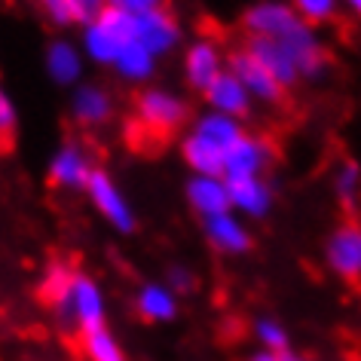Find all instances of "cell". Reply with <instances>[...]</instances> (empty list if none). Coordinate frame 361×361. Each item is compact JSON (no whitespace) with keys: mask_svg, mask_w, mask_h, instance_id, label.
Here are the masks:
<instances>
[{"mask_svg":"<svg viewBox=\"0 0 361 361\" xmlns=\"http://www.w3.org/2000/svg\"><path fill=\"white\" fill-rule=\"evenodd\" d=\"M92 159L80 144H61L49 159V180L61 190H86V180L92 175Z\"/></svg>","mask_w":361,"mask_h":361,"instance_id":"7c38bea8","label":"cell"},{"mask_svg":"<svg viewBox=\"0 0 361 361\" xmlns=\"http://www.w3.org/2000/svg\"><path fill=\"white\" fill-rule=\"evenodd\" d=\"M157 56H153L150 49H144L138 40H129L123 47V52L116 56L114 61V71L120 74V80H126V83H147V80L157 74Z\"/></svg>","mask_w":361,"mask_h":361,"instance_id":"7402d4cb","label":"cell"},{"mask_svg":"<svg viewBox=\"0 0 361 361\" xmlns=\"http://www.w3.org/2000/svg\"><path fill=\"white\" fill-rule=\"evenodd\" d=\"M83 49L71 40H52L47 47V74L56 86H80L83 80Z\"/></svg>","mask_w":361,"mask_h":361,"instance_id":"e0dca14e","label":"cell"},{"mask_svg":"<svg viewBox=\"0 0 361 361\" xmlns=\"http://www.w3.org/2000/svg\"><path fill=\"white\" fill-rule=\"evenodd\" d=\"M205 102H209V111L214 114H224V116H233V120H245L255 107V98L248 95V89L239 83V77L233 71H221V77L205 89Z\"/></svg>","mask_w":361,"mask_h":361,"instance_id":"4fadbf2b","label":"cell"},{"mask_svg":"<svg viewBox=\"0 0 361 361\" xmlns=\"http://www.w3.org/2000/svg\"><path fill=\"white\" fill-rule=\"evenodd\" d=\"M71 114L83 126H104L114 116V98L102 86L80 83L74 86V95H71Z\"/></svg>","mask_w":361,"mask_h":361,"instance_id":"ac0fdd59","label":"cell"},{"mask_svg":"<svg viewBox=\"0 0 361 361\" xmlns=\"http://www.w3.org/2000/svg\"><path fill=\"white\" fill-rule=\"evenodd\" d=\"M71 16H74V25H89L92 19H98V13L107 6V0H68Z\"/></svg>","mask_w":361,"mask_h":361,"instance_id":"83f0119b","label":"cell"},{"mask_svg":"<svg viewBox=\"0 0 361 361\" xmlns=\"http://www.w3.org/2000/svg\"><path fill=\"white\" fill-rule=\"evenodd\" d=\"M340 4H346L352 13H355V16H361V0H340Z\"/></svg>","mask_w":361,"mask_h":361,"instance_id":"d6a6232c","label":"cell"},{"mask_svg":"<svg viewBox=\"0 0 361 361\" xmlns=\"http://www.w3.org/2000/svg\"><path fill=\"white\" fill-rule=\"evenodd\" d=\"M166 285H169L178 297H180V294H190L193 288H196V276H193L187 267L175 264V267H169V273H166Z\"/></svg>","mask_w":361,"mask_h":361,"instance_id":"f1b7e54d","label":"cell"},{"mask_svg":"<svg viewBox=\"0 0 361 361\" xmlns=\"http://www.w3.org/2000/svg\"><path fill=\"white\" fill-rule=\"evenodd\" d=\"M221 71H227V59H224L218 43L214 40L190 43V49L184 56V80L193 92H205L221 77Z\"/></svg>","mask_w":361,"mask_h":361,"instance_id":"8fae6325","label":"cell"},{"mask_svg":"<svg viewBox=\"0 0 361 361\" xmlns=\"http://www.w3.org/2000/svg\"><path fill=\"white\" fill-rule=\"evenodd\" d=\"M324 264L346 282H361V224H340L324 242Z\"/></svg>","mask_w":361,"mask_h":361,"instance_id":"52a82bcc","label":"cell"},{"mask_svg":"<svg viewBox=\"0 0 361 361\" xmlns=\"http://www.w3.org/2000/svg\"><path fill=\"white\" fill-rule=\"evenodd\" d=\"M255 340L260 343V349H267V352H288L291 349L288 328L279 319H269V315H260L255 322Z\"/></svg>","mask_w":361,"mask_h":361,"instance_id":"d4e9b609","label":"cell"},{"mask_svg":"<svg viewBox=\"0 0 361 361\" xmlns=\"http://www.w3.org/2000/svg\"><path fill=\"white\" fill-rule=\"evenodd\" d=\"M80 337H83V349H86L89 361H129L120 346V340L114 337V331L107 328V324L89 328L80 334Z\"/></svg>","mask_w":361,"mask_h":361,"instance_id":"603a6c76","label":"cell"},{"mask_svg":"<svg viewBox=\"0 0 361 361\" xmlns=\"http://www.w3.org/2000/svg\"><path fill=\"white\" fill-rule=\"evenodd\" d=\"M107 6H114V10H120V13H129V16H141V13L166 6V0H107Z\"/></svg>","mask_w":361,"mask_h":361,"instance_id":"4dcf8cb0","label":"cell"},{"mask_svg":"<svg viewBox=\"0 0 361 361\" xmlns=\"http://www.w3.org/2000/svg\"><path fill=\"white\" fill-rule=\"evenodd\" d=\"M310 22H303L297 10L285 0H257L242 16V28L248 37H267V40H288L300 34Z\"/></svg>","mask_w":361,"mask_h":361,"instance_id":"277c9868","label":"cell"},{"mask_svg":"<svg viewBox=\"0 0 361 361\" xmlns=\"http://www.w3.org/2000/svg\"><path fill=\"white\" fill-rule=\"evenodd\" d=\"M230 190V209L245 218H267L273 212L276 202V190L267 178H239V180H227Z\"/></svg>","mask_w":361,"mask_h":361,"instance_id":"5bb4252c","label":"cell"},{"mask_svg":"<svg viewBox=\"0 0 361 361\" xmlns=\"http://www.w3.org/2000/svg\"><path fill=\"white\" fill-rule=\"evenodd\" d=\"M129 40H135L132 16L114 10V6H104V10L98 13V19L83 25V40H80V49H83V56L89 61H95V65L114 68L116 56H120L123 47Z\"/></svg>","mask_w":361,"mask_h":361,"instance_id":"7a4b0ae2","label":"cell"},{"mask_svg":"<svg viewBox=\"0 0 361 361\" xmlns=\"http://www.w3.org/2000/svg\"><path fill=\"white\" fill-rule=\"evenodd\" d=\"M245 49L255 56L260 65H264L269 74L276 77V83L285 89H294L297 83H303L300 80V71H297V65H294V59L288 56V52L279 47L276 40H267V37H248L245 40Z\"/></svg>","mask_w":361,"mask_h":361,"instance_id":"2e32d148","label":"cell"},{"mask_svg":"<svg viewBox=\"0 0 361 361\" xmlns=\"http://www.w3.org/2000/svg\"><path fill=\"white\" fill-rule=\"evenodd\" d=\"M190 132H196L200 138L212 141L214 147H221L224 153H227L233 144H236L242 135H245V126H242L239 120H233V116H224V114H214V111H205L202 116H196Z\"/></svg>","mask_w":361,"mask_h":361,"instance_id":"44dd1931","label":"cell"},{"mask_svg":"<svg viewBox=\"0 0 361 361\" xmlns=\"http://www.w3.org/2000/svg\"><path fill=\"white\" fill-rule=\"evenodd\" d=\"M43 297L59 312V319L68 328H77L80 334L89 328H98V324H107V303L98 282L92 276L77 273V269H71L65 264H56L47 269Z\"/></svg>","mask_w":361,"mask_h":361,"instance_id":"6da1fadb","label":"cell"},{"mask_svg":"<svg viewBox=\"0 0 361 361\" xmlns=\"http://www.w3.org/2000/svg\"><path fill=\"white\" fill-rule=\"evenodd\" d=\"M227 71L239 77V83L248 89V95L260 104H282L285 102V89L276 83V77L242 47L227 56Z\"/></svg>","mask_w":361,"mask_h":361,"instance_id":"9c48e42d","label":"cell"},{"mask_svg":"<svg viewBox=\"0 0 361 361\" xmlns=\"http://www.w3.org/2000/svg\"><path fill=\"white\" fill-rule=\"evenodd\" d=\"M202 233L209 239V245L221 255H230V257H239V255H248L255 239L245 227V221L239 218L236 212H224V214H212V218H202Z\"/></svg>","mask_w":361,"mask_h":361,"instance_id":"30bf717a","label":"cell"},{"mask_svg":"<svg viewBox=\"0 0 361 361\" xmlns=\"http://www.w3.org/2000/svg\"><path fill=\"white\" fill-rule=\"evenodd\" d=\"M331 187H334V196H337V202L343 209H352L361 193V166L355 159H343L331 178Z\"/></svg>","mask_w":361,"mask_h":361,"instance_id":"cb8c5ba5","label":"cell"},{"mask_svg":"<svg viewBox=\"0 0 361 361\" xmlns=\"http://www.w3.org/2000/svg\"><path fill=\"white\" fill-rule=\"evenodd\" d=\"M132 31H135V40H138L144 49H150L157 59L175 52L180 43V25L166 6L132 16Z\"/></svg>","mask_w":361,"mask_h":361,"instance_id":"ba28073f","label":"cell"},{"mask_svg":"<svg viewBox=\"0 0 361 361\" xmlns=\"http://www.w3.org/2000/svg\"><path fill=\"white\" fill-rule=\"evenodd\" d=\"M43 13H47V19L52 25H59V28H68V25H74V16H71V6L68 0H40Z\"/></svg>","mask_w":361,"mask_h":361,"instance_id":"f546056e","label":"cell"},{"mask_svg":"<svg viewBox=\"0 0 361 361\" xmlns=\"http://www.w3.org/2000/svg\"><path fill=\"white\" fill-rule=\"evenodd\" d=\"M135 310H138L144 322H153V324L175 322L178 319V294L171 291L166 282H147L135 294Z\"/></svg>","mask_w":361,"mask_h":361,"instance_id":"d6986e66","label":"cell"},{"mask_svg":"<svg viewBox=\"0 0 361 361\" xmlns=\"http://www.w3.org/2000/svg\"><path fill=\"white\" fill-rule=\"evenodd\" d=\"M187 202L190 209L200 214V218H212V214H224L233 212L230 209V190H227V180L218 175H193L187 180Z\"/></svg>","mask_w":361,"mask_h":361,"instance_id":"9a60e30c","label":"cell"},{"mask_svg":"<svg viewBox=\"0 0 361 361\" xmlns=\"http://www.w3.org/2000/svg\"><path fill=\"white\" fill-rule=\"evenodd\" d=\"M180 157L190 166L193 175H218L224 178V153L221 147H214L212 141L200 138L196 132H187L184 141H180Z\"/></svg>","mask_w":361,"mask_h":361,"instance_id":"ffe728a7","label":"cell"},{"mask_svg":"<svg viewBox=\"0 0 361 361\" xmlns=\"http://www.w3.org/2000/svg\"><path fill=\"white\" fill-rule=\"evenodd\" d=\"M135 111H138V120L153 129L157 135H169L178 132L180 126L190 116V104L180 95L169 92V89H144L135 102Z\"/></svg>","mask_w":361,"mask_h":361,"instance_id":"5b68a950","label":"cell"},{"mask_svg":"<svg viewBox=\"0 0 361 361\" xmlns=\"http://www.w3.org/2000/svg\"><path fill=\"white\" fill-rule=\"evenodd\" d=\"M86 196H89V202L95 205V212L102 214L116 233H123V236L135 233V227H138L135 209H132L129 196L123 193V187L111 178V171L95 166L92 175H89V180H86Z\"/></svg>","mask_w":361,"mask_h":361,"instance_id":"3957f363","label":"cell"},{"mask_svg":"<svg viewBox=\"0 0 361 361\" xmlns=\"http://www.w3.org/2000/svg\"><path fill=\"white\" fill-rule=\"evenodd\" d=\"M19 126V111H16V102L6 95V89L0 86V138H10Z\"/></svg>","mask_w":361,"mask_h":361,"instance_id":"4316f807","label":"cell"},{"mask_svg":"<svg viewBox=\"0 0 361 361\" xmlns=\"http://www.w3.org/2000/svg\"><path fill=\"white\" fill-rule=\"evenodd\" d=\"M248 361H306V358L294 355L291 349H288V352H267V349H257V352H255V355H251Z\"/></svg>","mask_w":361,"mask_h":361,"instance_id":"1f68e13d","label":"cell"},{"mask_svg":"<svg viewBox=\"0 0 361 361\" xmlns=\"http://www.w3.org/2000/svg\"><path fill=\"white\" fill-rule=\"evenodd\" d=\"M273 166V147L260 135H242L224 157V180L239 178H267V169Z\"/></svg>","mask_w":361,"mask_h":361,"instance_id":"8992f818","label":"cell"},{"mask_svg":"<svg viewBox=\"0 0 361 361\" xmlns=\"http://www.w3.org/2000/svg\"><path fill=\"white\" fill-rule=\"evenodd\" d=\"M291 6L297 10V16H300L303 22H310L312 28H315V25L334 19L340 0H291Z\"/></svg>","mask_w":361,"mask_h":361,"instance_id":"484cf974","label":"cell"}]
</instances>
